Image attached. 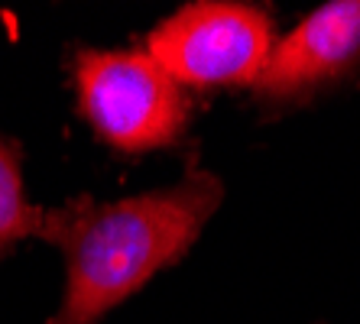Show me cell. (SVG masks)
<instances>
[{
	"instance_id": "obj_1",
	"label": "cell",
	"mask_w": 360,
	"mask_h": 324,
	"mask_svg": "<svg viewBox=\"0 0 360 324\" xmlns=\"http://www.w3.org/2000/svg\"><path fill=\"white\" fill-rule=\"evenodd\" d=\"M224 198L211 172L120 201L88 195L42 214L39 237L65 253V299L46 324H98L143 289L156 273L176 266L201 237Z\"/></svg>"
},
{
	"instance_id": "obj_2",
	"label": "cell",
	"mask_w": 360,
	"mask_h": 324,
	"mask_svg": "<svg viewBox=\"0 0 360 324\" xmlns=\"http://www.w3.org/2000/svg\"><path fill=\"white\" fill-rule=\"evenodd\" d=\"M78 110L101 140L124 153L172 146L188 127L182 88L136 49H82L72 58Z\"/></svg>"
},
{
	"instance_id": "obj_3",
	"label": "cell",
	"mask_w": 360,
	"mask_h": 324,
	"mask_svg": "<svg viewBox=\"0 0 360 324\" xmlns=\"http://www.w3.org/2000/svg\"><path fill=\"white\" fill-rule=\"evenodd\" d=\"M146 49L176 84H253L273 52V23L253 4H185L146 36Z\"/></svg>"
},
{
	"instance_id": "obj_4",
	"label": "cell",
	"mask_w": 360,
	"mask_h": 324,
	"mask_svg": "<svg viewBox=\"0 0 360 324\" xmlns=\"http://www.w3.org/2000/svg\"><path fill=\"white\" fill-rule=\"evenodd\" d=\"M360 72V0H335L273 46L253 91L276 104L305 101Z\"/></svg>"
},
{
	"instance_id": "obj_5",
	"label": "cell",
	"mask_w": 360,
	"mask_h": 324,
	"mask_svg": "<svg viewBox=\"0 0 360 324\" xmlns=\"http://www.w3.org/2000/svg\"><path fill=\"white\" fill-rule=\"evenodd\" d=\"M42 214L23 188V150L17 140L0 136V253L26 237H39Z\"/></svg>"
}]
</instances>
